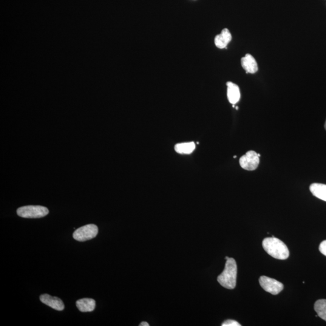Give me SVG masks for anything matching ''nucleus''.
I'll list each match as a JSON object with an SVG mask.
<instances>
[{"instance_id":"a211bd4d","label":"nucleus","mask_w":326,"mask_h":326,"mask_svg":"<svg viewBox=\"0 0 326 326\" xmlns=\"http://www.w3.org/2000/svg\"><path fill=\"white\" fill-rule=\"evenodd\" d=\"M325 129L326 130V120L325 124Z\"/></svg>"},{"instance_id":"f03ea898","label":"nucleus","mask_w":326,"mask_h":326,"mask_svg":"<svg viewBox=\"0 0 326 326\" xmlns=\"http://www.w3.org/2000/svg\"><path fill=\"white\" fill-rule=\"evenodd\" d=\"M237 273L236 261L233 258H229L226 260L224 270L217 277V282L223 287L233 290L236 285Z\"/></svg>"},{"instance_id":"4468645a","label":"nucleus","mask_w":326,"mask_h":326,"mask_svg":"<svg viewBox=\"0 0 326 326\" xmlns=\"http://www.w3.org/2000/svg\"><path fill=\"white\" fill-rule=\"evenodd\" d=\"M314 309L318 316L326 322V300H319L315 303Z\"/></svg>"},{"instance_id":"9b49d317","label":"nucleus","mask_w":326,"mask_h":326,"mask_svg":"<svg viewBox=\"0 0 326 326\" xmlns=\"http://www.w3.org/2000/svg\"><path fill=\"white\" fill-rule=\"evenodd\" d=\"M76 306L82 313H89L95 310L96 302L92 299H82L76 302Z\"/></svg>"},{"instance_id":"2eb2a0df","label":"nucleus","mask_w":326,"mask_h":326,"mask_svg":"<svg viewBox=\"0 0 326 326\" xmlns=\"http://www.w3.org/2000/svg\"><path fill=\"white\" fill-rule=\"evenodd\" d=\"M222 326H240L241 325L239 323L235 321V320H228L223 322L222 324Z\"/></svg>"},{"instance_id":"39448f33","label":"nucleus","mask_w":326,"mask_h":326,"mask_svg":"<svg viewBox=\"0 0 326 326\" xmlns=\"http://www.w3.org/2000/svg\"><path fill=\"white\" fill-rule=\"evenodd\" d=\"M259 283L263 290L273 295L279 294L284 288L282 283L266 276H261Z\"/></svg>"},{"instance_id":"f3484780","label":"nucleus","mask_w":326,"mask_h":326,"mask_svg":"<svg viewBox=\"0 0 326 326\" xmlns=\"http://www.w3.org/2000/svg\"><path fill=\"white\" fill-rule=\"evenodd\" d=\"M140 326H149V325L147 322H144L141 323V324L140 325Z\"/></svg>"},{"instance_id":"1a4fd4ad","label":"nucleus","mask_w":326,"mask_h":326,"mask_svg":"<svg viewBox=\"0 0 326 326\" xmlns=\"http://www.w3.org/2000/svg\"><path fill=\"white\" fill-rule=\"evenodd\" d=\"M232 39V36L230 32L228 29H224L222 32L215 36V44L217 48L220 49H225L227 46Z\"/></svg>"},{"instance_id":"6ab92c4d","label":"nucleus","mask_w":326,"mask_h":326,"mask_svg":"<svg viewBox=\"0 0 326 326\" xmlns=\"http://www.w3.org/2000/svg\"><path fill=\"white\" fill-rule=\"evenodd\" d=\"M229 259V257H225V259H226V260H227V259Z\"/></svg>"},{"instance_id":"ddd939ff","label":"nucleus","mask_w":326,"mask_h":326,"mask_svg":"<svg viewBox=\"0 0 326 326\" xmlns=\"http://www.w3.org/2000/svg\"><path fill=\"white\" fill-rule=\"evenodd\" d=\"M195 148L196 144L194 142L178 143L175 146V151L180 154H191Z\"/></svg>"},{"instance_id":"0eeeda50","label":"nucleus","mask_w":326,"mask_h":326,"mask_svg":"<svg viewBox=\"0 0 326 326\" xmlns=\"http://www.w3.org/2000/svg\"><path fill=\"white\" fill-rule=\"evenodd\" d=\"M40 300L44 304L50 306L56 311H61L64 310V303L58 297H52L49 294H45L41 295Z\"/></svg>"},{"instance_id":"423d86ee","label":"nucleus","mask_w":326,"mask_h":326,"mask_svg":"<svg viewBox=\"0 0 326 326\" xmlns=\"http://www.w3.org/2000/svg\"><path fill=\"white\" fill-rule=\"evenodd\" d=\"M259 163V157L257 153L253 151L246 152L239 160L241 167L246 171H254L257 168Z\"/></svg>"},{"instance_id":"7ed1b4c3","label":"nucleus","mask_w":326,"mask_h":326,"mask_svg":"<svg viewBox=\"0 0 326 326\" xmlns=\"http://www.w3.org/2000/svg\"><path fill=\"white\" fill-rule=\"evenodd\" d=\"M19 217L24 218H41L49 214V209L41 206H27L17 210Z\"/></svg>"},{"instance_id":"dca6fc26","label":"nucleus","mask_w":326,"mask_h":326,"mask_svg":"<svg viewBox=\"0 0 326 326\" xmlns=\"http://www.w3.org/2000/svg\"><path fill=\"white\" fill-rule=\"evenodd\" d=\"M320 251L326 256V240L323 241L319 246Z\"/></svg>"},{"instance_id":"6e6552de","label":"nucleus","mask_w":326,"mask_h":326,"mask_svg":"<svg viewBox=\"0 0 326 326\" xmlns=\"http://www.w3.org/2000/svg\"><path fill=\"white\" fill-rule=\"evenodd\" d=\"M241 65L246 73H256L258 70V65L256 59L250 54L246 55L241 59Z\"/></svg>"},{"instance_id":"f8f14e48","label":"nucleus","mask_w":326,"mask_h":326,"mask_svg":"<svg viewBox=\"0 0 326 326\" xmlns=\"http://www.w3.org/2000/svg\"><path fill=\"white\" fill-rule=\"evenodd\" d=\"M310 191L315 197L326 202V185L314 183L310 186Z\"/></svg>"},{"instance_id":"20e7f679","label":"nucleus","mask_w":326,"mask_h":326,"mask_svg":"<svg viewBox=\"0 0 326 326\" xmlns=\"http://www.w3.org/2000/svg\"><path fill=\"white\" fill-rule=\"evenodd\" d=\"M99 229L97 225L95 224H88L76 229L74 232L73 236L74 239L79 242L94 239L97 236Z\"/></svg>"},{"instance_id":"f257e3e1","label":"nucleus","mask_w":326,"mask_h":326,"mask_svg":"<svg viewBox=\"0 0 326 326\" xmlns=\"http://www.w3.org/2000/svg\"><path fill=\"white\" fill-rule=\"evenodd\" d=\"M262 246L266 253L276 259L286 260L290 256V251L282 240L274 236L265 238Z\"/></svg>"},{"instance_id":"aec40b11","label":"nucleus","mask_w":326,"mask_h":326,"mask_svg":"<svg viewBox=\"0 0 326 326\" xmlns=\"http://www.w3.org/2000/svg\"><path fill=\"white\" fill-rule=\"evenodd\" d=\"M257 155H258V157H260V154H257Z\"/></svg>"},{"instance_id":"9d476101","label":"nucleus","mask_w":326,"mask_h":326,"mask_svg":"<svg viewBox=\"0 0 326 326\" xmlns=\"http://www.w3.org/2000/svg\"><path fill=\"white\" fill-rule=\"evenodd\" d=\"M226 86H227V98L229 103L232 105L236 104L240 99L239 87L231 82H228Z\"/></svg>"}]
</instances>
